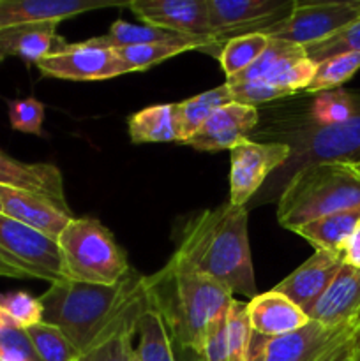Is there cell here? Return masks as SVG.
<instances>
[{
    "label": "cell",
    "mask_w": 360,
    "mask_h": 361,
    "mask_svg": "<svg viewBox=\"0 0 360 361\" xmlns=\"http://www.w3.org/2000/svg\"><path fill=\"white\" fill-rule=\"evenodd\" d=\"M42 323L59 328L78 355L124 330H136L148 310L145 277L129 270L116 284L64 281L52 284L39 298Z\"/></svg>",
    "instance_id": "cell-1"
},
{
    "label": "cell",
    "mask_w": 360,
    "mask_h": 361,
    "mask_svg": "<svg viewBox=\"0 0 360 361\" xmlns=\"http://www.w3.org/2000/svg\"><path fill=\"white\" fill-rule=\"evenodd\" d=\"M249 208L226 204L189 219L180 233L176 256L208 277L221 282L235 296L258 295L249 245Z\"/></svg>",
    "instance_id": "cell-2"
},
{
    "label": "cell",
    "mask_w": 360,
    "mask_h": 361,
    "mask_svg": "<svg viewBox=\"0 0 360 361\" xmlns=\"http://www.w3.org/2000/svg\"><path fill=\"white\" fill-rule=\"evenodd\" d=\"M145 288L148 307L162 317L172 341L194 355L200 353L208 324L233 302L228 288L176 254L145 277Z\"/></svg>",
    "instance_id": "cell-3"
},
{
    "label": "cell",
    "mask_w": 360,
    "mask_h": 361,
    "mask_svg": "<svg viewBox=\"0 0 360 361\" xmlns=\"http://www.w3.org/2000/svg\"><path fill=\"white\" fill-rule=\"evenodd\" d=\"M272 127L277 137L268 141L288 145L289 159L249 201L251 208L277 201L292 176L304 168L314 164L360 166V106L352 118L334 126H320L306 111L288 115Z\"/></svg>",
    "instance_id": "cell-4"
},
{
    "label": "cell",
    "mask_w": 360,
    "mask_h": 361,
    "mask_svg": "<svg viewBox=\"0 0 360 361\" xmlns=\"http://www.w3.org/2000/svg\"><path fill=\"white\" fill-rule=\"evenodd\" d=\"M360 208V168L314 164L292 176L277 200V222L295 231L325 215Z\"/></svg>",
    "instance_id": "cell-5"
},
{
    "label": "cell",
    "mask_w": 360,
    "mask_h": 361,
    "mask_svg": "<svg viewBox=\"0 0 360 361\" xmlns=\"http://www.w3.org/2000/svg\"><path fill=\"white\" fill-rule=\"evenodd\" d=\"M56 245L69 281L112 286L131 270L126 252L97 219H73L60 233Z\"/></svg>",
    "instance_id": "cell-6"
},
{
    "label": "cell",
    "mask_w": 360,
    "mask_h": 361,
    "mask_svg": "<svg viewBox=\"0 0 360 361\" xmlns=\"http://www.w3.org/2000/svg\"><path fill=\"white\" fill-rule=\"evenodd\" d=\"M0 263L20 279H39L49 286L69 281L55 240L4 214H0Z\"/></svg>",
    "instance_id": "cell-7"
},
{
    "label": "cell",
    "mask_w": 360,
    "mask_h": 361,
    "mask_svg": "<svg viewBox=\"0 0 360 361\" xmlns=\"http://www.w3.org/2000/svg\"><path fill=\"white\" fill-rule=\"evenodd\" d=\"M360 20V0L341 2H300L295 0L292 13L267 30V37L309 46L337 34Z\"/></svg>",
    "instance_id": "cell-8"
},
{
    "label": "cell",
    "mask_w": 360,
    "mask_h": 361,
    "mask_svg": "<svg viewBox=\"0 0 360 361\" xmlns=\"http://www.w3.org/2000/svg\"><path fill=\"white\" fill-rule=\"evenodd\" d=\"M356 323L330 328L309 321L300 330L277 337L253 334L247 361H318L332 348L349 341Z\"/></svg>",
    "instance_id": "cell-9"
},
{
    "label": "cell",
    "mask_w": 360,
    "mask_h": 361,
    "mask_svg": "<svg viewBox=\"0 0 360 361\" xmlns=\"http://www.w3.org/2000/svg\"><path fill=\"white\" fill-rule=\"evenodd\" d=\"M289 159V147L277 141L244 140L229 150V203L247 207L263 183Z\"/></svg>",
    "instance_id": "cell-10"
},
{
    "label": "cell",
    "mask_w": 360,
    "mask_h": 361,
    "mask_svg": "<svg viewBox=\"0 0 360 361\" xmlns=\"http://www.w3.org/2000/svg\"><path fill=\"white\" fill-rule=\"evenodd\" d=\"M295 0H207L210 35L224 44L244 34H267L292 13Z\"/></svg>",
    "instance_id": "cell-11"
},
{
    "label": "cell",
    "mask_w": 360,
    "mask_h": 361,
    "mask_svg": "<svg viewBox=\"0 0 360 361\" xmlns=\"http://www.w3.org/2000/svg\"><path fill=\"white\" fill-rule=\"evenodd\" d=\"M35 66L42 76L71 81H101L129 73L115 49L101 48L88 41L67 42Z\"/></svg>",
    "instance_id": "cell-12"
},
{
    "label": "cell",
    "mask_w": 360,
    "mask_h": 361,
    "mask_svg": "<svg viewBox=\"0 0 360 361\" xmlns=\"http://www.w3.org/2000/svg\"><path fill=\"white\" fill-rule=\"evenodd\" d=\"M316 71V63L311 62L304 46L289 41L268 37L267 48L256 62L246 71L226 80L228 85L246 83L253 80H263L289 90H306Z\"/></svg>",
    "instance_id": "cell-13"
},
{
    "label": "cell",
    "mask_w": 360,
    "mask_h": 361,
    "mask_svg": "<svg viewBox=\"0 0 360 361\" xmlns=\"http://www.w3.org/2000/svg\"><path fill=\"white\" fill-rule=\"evenodd\" d=\"M0 204L4 215L35 229L55 242L64 228L74 219L67 204L42 194L6 185H0Z\"/></svg>",
    "instance_id": "cell-14"
},
{
    "label": "cell",
    "mask_w": 360,
    "mask_h": 361,
    "mask_svg": "<svg viewBox=\"0 0 360 361\" xmlns=\"http://www.w3.org/2000/svg\"><path fill=\"white\" fill-rule=\"evenodd\" d=\"M260 123L258 108L229 102L212 113L207 122L184 145L200 152L232 150L236 143L251 137Z\"/></svg>",
    "instance_id": "cell-15"
},
{
    "label": "cell",
    "mask_w": 360,
    "mask_h": 361,
    "mask_svg": "<svg viewBox=\"0 0 360 361\" xmlns=\"http://www.w3.org/2000/svg\"><path fill=\"white\" fill-rule=\"evenodd\" d=\"M127 7L150 27L175 34L210 35L207 0H134Z\"/></svg>",
    "instance_id": "cell-16"
},
{
    "label": "cell",
    "mask_w": 360,
    "mask_h": 361,
    "mask_svg": "<svg viewBox=\"0 0 360 361\" xmlns=\"http://www.w3.org/2000/svg\"><path fill=\"white\" fill-rule=\"evenodd\" d=\"M113 0H0V30L20 25L60 23L67 18L106 7L127 6Z\"/></svg>",
    "instance_id": "cell-17"
},
{
    "label": "cell",
    "mask_w": 360,
    "mask_h": 361,
    "mask_svg": "<svg viewBox=\"0 0 360 361\" xmlns=\"http://www.w3.org/2000/svg\"><path fill=\"white\" fill-rule=\"evenodd\" d=\"M341 267V257L323 252V250H316L306 263H302L288 277L282 279L275 286L274 291L284 295L295 305H299L304 312L309 314L314 303L327 291Z\"/></svg>",
    "instance_id": "cell-18"
},
{
    "label": "cell",
    "mask_w": 360,
    "mask_h": 361,
    "mask_svg": "<svg viewBox=\"0 0 360 361\" xmlns=\"http://www.w3.org/2000/svg\"><path fill=\"white\" fill-rule=\"evenodd\" d=\"M307 316L314 323L330 328L356 323L360 319V268L342 264Z\"/></svg>",
    "instance_id": "cell-19"
},
{
    "label": "cell",
    "mask_w": 360,
    "mask_h": 361,
    "mask_svg": "<svg viewBox=\"0 0 360 361\" xmlns=\"http://www.w3.org/2000/svg\"><path fill=\"white\" fill-rule=\"evenodd\" d=\"M247 319L251 331L261 337L292 334L309 323V316L299 305L277 291L258 293L247 302Z\"/></svg>",
    "instance_id": "cell-20"
},
{
    "label": "cell",
    "mask_w": 360,
    "mask_h": 361,
    "mask_svg": "<svg viewBox=\"0 0 360 361\" xmlns=\"http://www.w3.org/2000/svg\"><path fill=\"white\" fill-rule=\"evenodd\" d=\"M88 42L101 46V48L112 49L127 48V46L152 44V42H169V44L194 46V48L201 49V51H208V49L219 46V51H221V44L217 42V39L210 37V35L175 34V32L150 27V25H136L124 20H116L104 35L88 39Z\"/></svg>",
    "instance_id": "cell-21"
},
{
    "label": "cell",
    "mask_w": 360,
    "mask_h": 361,
    "mask_svg": "<svg viewBox=\"0 0 360 361\" xmlns=\"http://www.w3.org/2000/svg\"><path fill=\"white\" fill-rule=\"evenodd\" d=\"M59 23L20 25L0 30V62L9 56H16L27 63H37L52 53L67 44L56 34Z\"/></svg>",
    "instance_id": "cell-22"
},
{
    "label": "cell",
    "mask_w": 360,
    "mask_h": 361,
    "mask_svg": "<svg viewBox=\"0 0 360 361\" xmlns=\"http://www.w3.org/2000/svg\"><path fill=\"white\" fill-rule=\"evenodd\" d=\"M0 185L42 194L67 204L60 169L46 162H21L0 150Z\"/></svg>",
    "instance_id": "cell-23"
},
{
    "label": "cell",
    "mask_w": 360,
    "mask_h": 361,
    "mask_svg": "<svg viewBox=\"0 0 360 361\" xmlns=\"http://www.w3.org/2000/svg\"><path fill=\"white\" fill-rule=\"evenodd\" d=\"M359 228L360 208H355V210L325 215V217L300 226L293 233L307 240L316 250L334 254L342 259V250H344L346 242Z\"/></svg>",
    "instance_id": "cell-24"
},
{
    "label": "cell",
    "mask_w": 360,
    "mask_h": 361,
    "mask_svg": "<svg viewBox=\"0 0 360 361\" xmlns=\"http://www.w3.org/2000/svg\"><path fill=\"white\" fill-rule=\"evenodd\" d=\"M133 143H179L175 122V104H155L133 113L127 118Z\"/></svg>",
    "instance_id": "cell-25"
},
{
    "label": "cell",
    "mask_w": 360,
    "mask_h": 361,
    "mask_svg": "<svg viewBox=\"0 0 360 361\" xmlns=\"http://www.w3.org/2000/svg\"><path fill=\"white\" fill-rule=\"evenodd\" d=\"M233 102L228 85H219L212 90L198 94L182 102H175V122L179 130V143L184 145L214 111Z\"/></svg>",
    "instance_id": "cell-26"
},
{
    "label": "cell",
    "mask_w": 360,
    "mask_h": 361,
    "mask_svg": "<svg viewBox=\"0 0 360 361\" xmlns=\"http://www.w3.org/2000/svg\"><path fill=\"white\" fill-rule=\"evenodd\" d=\"M360 106L359 92H348L344 88H335L316 94L311 101L309 115L320 126H334L352 118Z\"/></svg>",
    "instance_id": "cell-27"
},
{
    "label": "cell",
    "mask_w": 360,
    "mask_h": 361,
    "mask_svg": "<svg viewBox=\"0 0 360 361\" xmlns=\"http://www.w3.org/2000/svg\"><path fill=\"white\" fill-rule=\"evenodd\" d=\"M268 37L265 34H244L228 39L222 44L217 59L226 80L246 71L267 48Z\"/></svg>",
    "instance_id": "cell-28"
},
{
    "label": "cell",
    "mask_w": 360,
    "mask_h": 361,
    "mask_svg": "<svg viewBox=\"0 0 360 361\" xmlns=\"http://www.w3.org/2000/svg\"><path fill=\"white\" fill-rule=\"evenodd\" d=\"M360 69V53H339L330 59L321 60L316 63V71L307 85V94H320V92L335 90L341 88L349 78Z\"/></svg>",
    "instance_id": "cell-29"
},
{
    "label": "cell",
    "mask_w": 360,
    "mask_h": 361,
    "mask_svg": "<svg viewBox=\"0 0 360 361\" xmlns=\"http://www.w3.org/2000/svg\"><path fill=\"white\" fill-rule=\"evenodd\" d=\"M27 337L37 361H74L78 353L66 335L52 324L39 323L27 328Z\"/></svg>",
    "instance_id": "cell-30"
},
{
    "label": "cell",
    "mask_w": 360,
    "mask_h": 361,
    "mask_svg": "<svg viewBox=\"0 0 360 361\" xmlns=\"http://www.w3.org/2000/svg\"><path fill=\"white\" fill-rule=\"evenodd\" d=\"M196 49L189 44H169V42H152V44H140V46H127V48L115 49L120 59L127 66L129 73L134 71H147L164 60L173 59L180 53Z\"/></svg>",
    "instance_id": "cell-31"
},
{
    "label": "cell",
    "mask_w": 360,
    "mask_h": 361,
    "mask_svg": "<svg viewBox=\"0 0 360 361\" xmlns=\"http://www.w3.org/2000/svg\"><path fill=\"white\" fill-rule=\"evenodd\" d=\"M228 361H247L253 331L247 319V303L233 298L228 309Z\"/></svg>",
    "instance_id": "cell-32"
},
{
    "label": "cell",
    "mask_w": 360,
    "mask_h": 361,
    "mask_svg": "<svg viewBox=\"0 0 360 361\" xmlns=\"http://www.w3.org/2000/svg\"><path fill=\"white\" fill-rule=\"evenodd\" d=\"M307 59L314 63H320L321 60L330 59L339 53H360V20L353 21L352 25L339 30L337 34L330 35L314 44L304 46Z\"/></svg>",
    "instance_id": "cell-33"
},
{
    "label": "cell",
    "mask_w": 360,
    "mask_h": 361,
    "mask_svg": "<svg viewBox=\"0 0 360 361\" xmlns=\"http://www.w3.org/2000/svg\"><path fill=\"white\" fill-rule=\"evenodd\" d=\"M228 85V83H226ZM229 92H232L233 102H239V104L251 106V108H258L261 104H267V102L279 101V99H286L295 95L296 92L289 90V88L279 87V85L268 83L263 80H253L246 81V83H236V85H228Z\"/></svg>",
    "instance_id": "cell-34"
},
{
    "label": "cell",
    "mask_w": 360,
    "mask_h": 361,
    "mask_svg": "<svg viewBox=\"0 0 360 361\" xmlns=\"http://www.w3.org/2000/svg\"><path fill=\"white\" fill-rule=\"evenodd\" d=\"M0 307L23 330L42 323L41 302H39V298H34V296L25 291H11L0 295Z\"/></svg>",
    "instance_id": "cell-35"
},
{
    "label": "cell",
    "mask_w": 360,
    "mask_h": 361,
    "mask_svg": "<svg viewBox=\"0 0 360 361\" xmlns=\"http://www.w3.org/2000/svg\"><path fill=\"white\" fill-rule=\"evenodd\" d=\"M134 335H136V330L119 331L101 344L78 355L74 361H131L134 355Z\"/></svg>",
    "instance_id": "cell-36"
},
{
    "label": "cell",
    "mask_w": 360,
    "mask_h": 361,
    "mask_svg": "<svg viewBox=\"0 0 360 361\" xmlns=\"http://www.w3.org/2000/svg\"><path fill=\"white\" fill-rule=\"evenodd\" d=\"M9 122L14 130L41 136L42 122H44V104L34 97L9 101Z\"/></svg>",
    "instance_id": "cell-37"
},
{
    "label": "cell",
    "mask_w": 360,
    "mask_h": 361,
    "mask_svg": "<svg viewBox=\"0 0 360 361\" xmlns=\"http://www.w3.org/2000/svg\"><path fill=\"white\" fill-rule=\"evenodd\" d=\"M228 310L219 314L205 331L201 349L198 353L201 361H228Z\"/></svg>",
    "instance_id": "cell-38"
},
{
    "label": "cell",
    "mask_w": 360,
    "mask_h": 361,
    "mask_svg": "<svg viewBox=\"0 0 360 361\" xmlns=\"http://www.w3.org/2000/svg\"><path fill=\"white\" fill-rule=\"evenodd\" d=\"M0 353H21L37 361L34 349L28 342L27 331L18 326L2 307H0Z\"/></svg>",
    "instance_id": "cell-39"
},
{
    "label": "cell",
    "mask_w": 360,
    "mask_h": 361,
    "mask_svg": "<svg viewBox=\"0 0 360 361\" xmlns=\"http://www.w3.org/2000/svg\"><path fill=\"white\" fill-rule=\"evenodd\" d=\"M342 264L360 268V228L346 242L344 250H342Z\"/></svg>",
    "instance_id": "cell-40"
},
{
    "label": "cell",
    "mask_w": 360,
    "mask_h": 361,
    "mask_svg": "<svg viewBox=\"0 0 360 361\" xmlns=\"http://www.w3.org/2000/svg\"><path fill=\"white\" fill-rule=\"evenodd\" d=\"M349 341L342 342V344L335 345V348H332L330 351L325 353L323 356H321L318 361H348L349 360V345H348Z\"/></svg>",
    "instance_id": "cell-41"
},
{
    "label": "cell",
    "mask_w": 360,
    "mask_h": 361,
    "mask_svg": "<svg viewBox=\"0 0 360 361\" xmlns=\"http://www.w3.org/2000/svg\"><path fill=\"white\" fill-rule=\"evenodd\" d=\"M349 358L352 361H360V319L356 323L355 330H353L352 337H349Z\"/></svg>",
    "instance_id": "cell-42"
},
{
    "label": "cell",
    "mask_w": 360,
    "mask_h": 361,
    "mask_svg": "<svg viewBox=\"0 0 360 361\" xmlns=\"http://www.w3.org/2000/svg\"><path fill=\"white\" fill-rule=\"evenodd\" d=\"M0 361H35L21 353H0Z\"/></svg>",
    "instance_id": "cell-43"
},
{
    "label": "cell",
    "mask_w": 360,
    "mask_h": 361,
    "mask_svg": "<svg viewBox=\"0 0 360 361\" xmlns=\"http://www.w3.org/2000/svg\"><path fill=\"white\" fill-rule=\"evenodd\" d=\"M0 277H11V279H20V275L14 270H11L9 267H6L4 263H0Z\"/></svg>",
    "instance_id": "cell-44"
},
{
    "label": "cell",
    "mask_w": 360,
    "mask_h": 361,
    "mask_svg": "<svg viewBox=\"0 0 360 361\" xmlns=\"http://www.w3.org/2000/svg\"><path fill=\"white\" fill-rule=\"evenodd\" d=\"M131 361H140V360H138V356H136V351H134V355H133V358H131Z\"/></svg>",
    "instance_id": "cell-45"
},
{
    "label": "cell",
    "mask_w": 360,
    "mask_h": 361,
    "mask_svg": "<svg viewBox=\"0 0 360 361\" xmlns=\"http://www.w3.org/2000/svg\"><path fill=\"white\" fill-rule=\"evenodd\" d=\"M0 214H2V204H0Z\"/></svg>",
    "instance_id": "cell-46"
},
{
    "label": "cell",
    "mask_w": 360,
    "mask_h": 361,
    "mask_svg": "<svg viewBox=\"0 0 360 361\" xmlns=\"http://www.w3.org/2000/svg\"><path fill=\"white\" fill-rule=\"evenodd\" d=\"M348 361H352V358H349V360H348Z\"/></svg>",
    "instance_id": "cell-47"
},
{
    "label": "cell",
    "mask_w": 360,
    "mask_h": 361,
    "mask_svg": "<svg viewBox=\"0 0 360 361\" xmlns=\"http://www.w3.org/2000/svg\"><path fill=\"white\" fill-rule=\"evenodd\" d=\"M359 168H360V166H359Z\"/></svg>",
    "instance_id": "cell-48"
}]
</instances>
